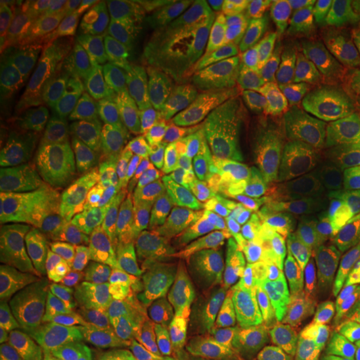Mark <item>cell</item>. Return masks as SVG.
Returning <instances> with one entry per match:
<instances>
[{
	"label": "cell",
	"mask_w": 360,
	"mask_h": 360,
	"mask_svg": "<svg viewBox=\"0 0 360 360\" xmlns=\"http://www.w3.org/2000/svg\"><path fill=\"white\" fill-rule=\"evenodd\" d=\"M252 264L255 257L240 234L208 232L193 281L160 324L168 342L186 354L208 347L250 281Z\"/></svg>",
	"instance_id": "8"
},
{
	"label": "cell",
	"mask_w": 360,
	"mask_h": 360,
	"mask_svg": "<svg viewBox=\"0 0 360 360\" xmlns=\"http://www.w3.org/2000/svg\"><path fill=\"white\" fill-rule=\"evenodd\" d=\"M296 6H298L296 2H286V0H248L229 32L243 46L246 40L252 39L260 30L270 28L278 18H283L284 14L290 13Z\"/></svg>",
	"instance_id": "24"
},
{
	"label": "cell",
	"mask_w": 360,
	"mask_h": 360,
	"mask_svg": "<svg viewBox=\"0 0 360 360\" xmlns=\"http://www.w3.org/2000/svg\"><path fill=\"white\" fill-rule=\"evenodd\" d=\"M319 11L333 58L360 60V0L321 2Z\"/></svg>",
	"instance_id": "21"
},
{
	"label": "cell",
	"mask_w": 360,
	"mask_h": 360,
	"mask_svg": "<svg viewBox=\"0 0 360 360\" xmlns=\"http://www.w3.org/2000/svg\"><path fill=\"white\" fill-rule=\"evenodd\" d=\"M130 141L116 130H92L65 141L25 144L16 158L34 188L56 210L75 245L115 179L116 165Z\"/></svg>",
	"instance_id": "2"
},
{
	"label": "cell",
	"mask_w": 360,
	"mask_h": 360,
	"mask_svg": "<svg viewBox=\"0 0 360 360\" xmlns=\"http://www.w3.org/2000/svg\"><path fill=\"white\" fill-rule=\"evenodd\" d=\"M40 30L16 4L2 2L0 18V141L8 144L18 124L26 84L40 54Z\"/></svg>",
	"instance_id": "15"
},
{
	"label": "cell",
	"mask_w": 360,
	"mask_h": 360,
	"mask_svg": "<svg viewBox=\"0 0 360 360\" xmlns=\"http://www.w3.org/2000/svg\"><path fill=\"white\" fill-rule=\"evenodd\" d=\"M309 219L326 262L347 281L360 278V202L326 186L310 194Z\"/></svg>",
	"instance_id": "16"
},
{
	"label": "cell",
	"mask_w": 360,
	"mask_h": 360,
	"mask_svg": "<svg viewBox=\"0 0 360 360\" xmlns=\"http://www.w3.org/2000/svg\"><path fill=\"white\" fill-rule=\"evenodd\" d=\"M202 2L196 0H155L142 28L132 37L130 46H150L180 39L193 25Z\"/></svg>",
	"instance_id": "20"
},
{
	"label": "cell",
	"mask_w": 360,
	"mask_h": 360,
	"mask_svg": "<svg viewBox=\"0 0 360 360\" xmlns=\"http://www.w3.org/2000/svg\"><path fill=\"white\" fill-rule=\"evenodd\" d=\"M312 130L324 182L360 202V127L326 104H314Z\"/></svg>",
	"instance_id": "17"
},
{
	"label": "cell",
	"mask_w": 360,
	"mask_h": 360,
	"mask_svg": "<svg viewBox=\"0 0 360 360\" xmlns=\"http://www.w3.org/2000/svg\"><path fill=\"white\" fill-rule=\"evenodd\" d=\"M328 68L319 4L302 2L252 42L240 84L248 101L300 106L324 84Z\"/></svg>",
	"instance_id": "4"
},
{
	"label": "cell",
	"mask_w": 360,
	"mask_h": 360,
	"mask_svg": "<svg viewBox=\"0 0 360 360\" xmlns=\"http://www.w3.org/2000/svg\"><path fill=\"white\" fill-rule=\"evenodd\" d=\"M245 8V2L238 0H210L202 2L188 28L191 39L196 42V49L208 46L222 39L231 30L236 18Z\"/></svg>",
	"instance_id": "23"
},
{
	"label": "cell",
	"mask_w": 360,
	"mask_h": 360,
	"mask_svg": "<svg viewBox=\"0 0 360 360\" xmlns=\"http://www.w3.org/2000/svg\"><path fill=\"white\" fill-rule=\"evenodd\" d=\"M255 264L262 278L286 300L340 290L348 281L326 262L314 243L309 219V198L281 193L266 229L255 240Z\"/></svg>",
	"instance_id": "10"
},
{
	"label": "cell",
	"mask_w": 360,
	"mask_h": 360,
	"mask_svg": "<svg viewBox=\"0 0 360 360\" xmlns=\"http://www.w3.org/2000/svg\"><path fill=\"white\" fill-rule=\"evenodd\" d=\"M220 139L219 112L193 110L170 116L130 144L112 196L46 319L51 340L132 310L127 281L136 250L184 196Z\"/></svg>",
	"instance_id": "1"
},
{
	"label": "cell",
	"mask_w": 360,
	"mask_h": 360,
	"mask_svg": "<svg viewBox=\"0 0 360 360\" xmlns=\"http://www.w3.org/2000/svg\"><path fill=\"white\" fill-rule=\"evenodd\" d=\"M290 314L264 278L252 276L206 347L208 360H296Z\"/></svg>",
	"instance_id": "13"
},
{
	"label": "cell",
	"mask_w": 360,
	"mask_h": 360,
	"mask_svg": "<svg viewBox=\"0 0 360 360\" xmlns=\"http://www.w3.org/2000/svg\"><path fill=\"white\" fill-rule=\"evenodd\" d=\"M40 40L39 60L26 84L18 124L2 148L4 160L25 144L51 141L80 103L98 68L108 60L89 42L66 30L60 11L54 18L44 20Z\"/></svg>",
	"instance_id": "7"
},
{
	"label": "cell",
	"mask_w": 360,
	"mask_h": 360,
	"mask_svg": "<svg viewBox=\"0 0 360 360\" xmlns=\"http://www.w3.org/2000/svg\"><path fill=\"white\" fill-rule=\"evenodd\" d=\"M345 302H347V309L354 321L356 326V333H359L360 340V278L356 281H350L347 286V292H345Z\"/></svg>",
	"instance_id": "25"
},
{
	"label": "cell",
	"mask_w": 360,
	"mask_h": 360,
	"mask_svg": "<svg viewBox=\"0 0 360 360\" xmlns=\"http://www.w3.org/2000/svg\"><path fill=\"white\" fill-rule=\"evenodd\" d=\"M321 96L326 106L360 127V60L333 58Z\"/></svg>",
	"instance_id": "22"
},
{
	"label": "cell",
	"mask_w": 360,
	"mask_h": 360,
	"mask_svg": "<svg viewBox=\"0 0 360 360\" xmlns=\"http://www.w3.org/2000/svg\"><path fill=\"white\" fill-rule=\"evenodd\" d=\"M238 51L240 44L232 39L231 32L217 42L194 51L167 90L101 130L122 132L134 142L170 116L193 110H217L229 98Z\"/></svg>",
	"instance_id": "12"
},
{
	"label": "cell",
	"mask_w": 360,
	"mask_h": 360,
	"mask_svg": "<svg viewBox=\"0 0 360 360\" xmlns=\"http://www.w3.org/2000/svg\"><path fill=\"white\" fill-rule=\"evenodd\" d=\"M72 246L75 240L56 210L34 188L22 165L8 158L0 210L2 295H30L70 255Z\"/></svg>",
	"instance_id": "5"
},
{
	"label": "cell",
	"mask_w": 360,
	"mask_h": 360,
	"mask_svg": "<svg viewBox=\"0 0 360 360\" xmlns=\"http://www.w3.org/2000/svg\"><path fill=\"white\" fill-rule=\"evenodd\" d=\"M314 104L245 101L231 110V124L262 158L278 193L314 194L324 180L316 156L312 122Z\"/></svg>",
	"instance_id": "11"
},
{
	"label": "cell",
	"mask_w": 360,
	"mask_h": 360,
	"mask_svg": "<svg viewBox=\"0 0 360 360\" xmlns=\"http://www.w3.org/2000/svg\"><path fill=\"white\" fill-rule=\"evenodd\" d=\"M146 360H196V354H186L180 352L179 348H174L172 345L168 347H158Z\"/></svg>",
	"instance_id": "26"
},
{
	"label": "cell",
	"mask_w": 360,
	"mask_h": 360,
	"mask_svg": "<svg viewBox=\"0 0 360 360\" xmlns=\"http://www.w3.org/2000/svg\"><path fill=\"white\" fill-rule=\"evenodd\" d=\"M281 200L269 168L245 136L229 124L205 167L191 180L184 205L210 231L257 240Z\"/></svg>",
	"instance_id": "3"
},
{
	"label": "cell",
	"mask_w": 360,
	"mask_h": 360,
	"mask_svg": "<svg viewBox=\"0 0 360 360\" xmlns=\"http://www.w3.org/2000/svg\"><path fill=\"white\" fill-rule=\"evenodd\" d=\"M208 232L210 229L186 208L182 196L136 250L127 281L130 309L160 326L193 281Z\"/></svg>",
	"instance_id": "9"
},
{
	"label": "cell",
	"mask_w": 360,
	"mask_h": 360,
	"mask_svg": "<svg viewBox=\"0 0 360 360\" xmlns=\"http://www.w3.org/2000/svg\"><path fill=\"white\" fill-rule=\"evenodd\" d=\"M347 286L290 304L296 348L304 360H360L359 333L345 302Z\"/></svg>",
	"instance_id": "14"
},
{
	"label": "cell",
	"mask_w": 360,
	"mask_h": 360,
	"mask_svg": "<svg viewBox=\"0 0 360 360\" xmlns=\"http://www.w3.org/2000/svg\"><path fill=\"white\" fill-rule=\"evenodd\" d=\"M148 338L130 316L94 322L58 340L42 360H144Z\"/></svg>",
	"instance_id": "19"
},
{
	"label": "cell",
	"mask_w": 360,
	"mask_h": 360,
	"mask_svg": "<svg viewBox=\"0 0 360 360\" xmlns=\"http://www.w3.org/2000/svg\"><path fill=\"white\" fill-rule=\"evenodd\" d=\"M146 0H115V2H78L60 11L63 25L70 34L89 42L104 58L127 46L148 16Z\"/></svg>",
	"instance_id": "18"
},
{
	"label": "cell",
	"mask_w": 360,
	"mask_h": 360,
	"mask_svg": "<svg viewBox=\"0 0 360 360\" xmlns=\"http://www.w3.org/2000/svg\"><path fill=\"white\" fill-rule=\"evenodd\" d=\"M194 51L198 49L188 30L184 37L162 44L122 46L98 68L80 103L51 141L106 129L120 116L153 101L167 90Z\"/></svg>",
	"instance_id": "6"
}]
</instances>
